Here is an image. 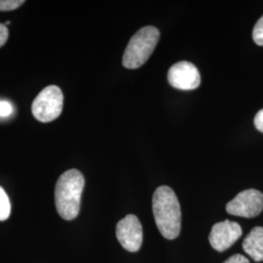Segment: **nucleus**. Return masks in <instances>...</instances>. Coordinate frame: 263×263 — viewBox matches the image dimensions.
I'll list each match as a JSON object with an SVG mask.
<instances>
[{
  "label": "nucleus",
  "instance_id": "obj_3",
  "mask_svg": "<svg viewBox=\"0 0 263 263\" xmlns=\"http://www.w3.org/2000/svg\"><path fill=\"white\" fill-rule=\"evenodd\" d=\"M159 30L154 27L141 28L129 41L123 55V66L136 69L143 66L149 59L159 41Z\"/></svg>",
  "mask_w": 263,
  "mask_h": 263
},
{
  "label": "nucleus",
  "instance_id": "obj_5",
  "mask_svg": "<svg viewBox=\"0 0 263 263\" xmlns=\"http://www.w3.org/2000/svg\"><path fill=\"white\" fill-rule=\"evenodd\" d=\"M263 211V193L255 189L241 191L226 205V212L232 216L252 218Z\"/></svg>",
  "mask_w": 263,
  "mask_h": 263
},
{
  "label": "nucleus",
  "instance_id": "obj_2",
  "mask_svg": "<svg viewBox=\"0 0 263 263\" xmlns=\"http://www.w3.org/2000/svg\"><path fill=\"white\" fill-rule=\"evenodd\" d=\"M84 185V177L78 170H68L59 178L55 188V203L62 218L72 220L78 216Z\"/></svg>",
  "mask_w": 263,
  "mask_h": 263
},
{
  "label": "nucleus",
  "instance_id": "obj_16",
  "mask_svg": "<svg viewBox=\"0 0 263 263\" xmlns=\"http://www.w3.org/2000/svg\"><path fill=\"white\" fill-rule=\"evenodd\" d=\"M254 125L258 131L263 133V109L256 113L254 117Z\"/></svg>",
  "mask_w": 263,
  "mask_h": 263
},
{
  "label": "nucleus",
  "instance_id": "obj_10",
  "mask_svg": "<svg viewBox=\"0 0 263 263\" xmlns=\"http://www.w3.org/2000/svg\"><path fill=\"white\" fill-rule=\"evenodd\" d=\"M11 213V205L9 198L4 191V189L0 186V221H4L8 219Z\"/></svg>",
  "mask_w": 263,
  "mask_h": 263
},
{
  "label": "nucleus",
  "instance_id": "obj_13",
  "mask_svg": "<svg viewBox=\"0 0 263 263\" xmlns=\"http://www.w3.org/2000/svg\"><path fill=\"white\" fill-rule=\"evenodd\" d=\"M13 112V107L8 102L0 101V116L7 117Z\"/></svg>",
  "mask_w": 263,
  "mask_h": 263
},
{
  "label": "nucleus",
  "instance_id": "obj_4",
  "mask_svg": "<svg viewBox=\"0 0 263 263\" xmlns=\"http://www.w3.org/2000/svg\"><path fill=\"white\" fill-rule=\"evenodd\" d=\"M64 95L55 85L44 88L32 103L33 116L42 123L51 122L57 119L63 111Z\"/></svg>",
  "mask_w": 263,
  "mask_h": 263
},
{
  "label": "nucleus",
  "instance_id": "obj_15",
  "mask_svg": "<svg viewBox=\"0 0 263 263\" xmlns=\"http://www.w3.org/2000/svg\"><path fill=\"white\" fill-rule=\"evenodd\" d=\"M223 263H250V261L243 254H236L230 256Z\"/></svg>",
  "mask_w": 263,
  "mask_h": 263
},
{
  "label": "nucleus",
  "instance_id": "obj_14",
  "mask_svg": "<svg viewBox=\"0 0 263 263\" xmlns=\"http://www.w3.org/2000/svg\"><path fill=\"white\" fill-rule=\"evenodd\" d=\"M8 28L4 24H0V47H2L8 40Z\"/></svg>",
  "mask_w": 263,
  "mask_h": 263
},
{
  "label": "nucleus",
  "instance_id": "obj_12",
  "mask_svg": "<svg viewBox=\"0 0 263 263\" xmlns=\"http://www.w3.org/2000/svg\"><path fill=\"white\" fill-rule=\"evenodd\" d=\"M24 0H0V11H12L21 7Z\"/></svg>",
  "mask_w": 263,
  "mask_h": 263
},
{
  "label": "nucleus",
  "instance_id": "obj_9",
  "mask_svg": "<svg viewBox=\"0 0 263 263\" xmlns=\"http://www.w3.org/2000/svg\"><path fill=\"white\" fill-rule=\"evenodd\" d=\"M243 250L254 261H263V227L256 226L252 229L244 239Z\"/></svg>",
  "mask_w": 263,
  "mask_h": 263
},
{
  "label": "nucleus",
  "instance_id": "obj_17",
  "mask_svg": "<svg viewBox=\"0 0 263 263\" xmlns=\"http://www.w3.org/2000/svg\"><path fill=\"white\" fill-rule=\"evenodd\" d=\"M10 24H11V23H10L9 21H8V22H6L4 25H5V26H8V25H10Z\"/></svg>",
  "mask_w": 263,
  "mask_h": 263
},
{
  "label": "nucleus",
  "instance_id": "obj_6",
  "mask_svg": "<svg viewBox=\"0 0 263 263\" xmlns=\"http://www.w3.org/2000/svg\"><path fill=\"white\" fill-rule=\"evenodd\" d=\"M116 237L123 248L131 253H136L142 244V226L135 215H128L116 226Z\"/></svg>",
  "mask_w": 263,
  "mask_h": 263
},
{
  "label": "nucleus",
  "instance_id": "obj_7",
  "mask_svg": "<svg viewBox=\"0 0 263 263\" xmlns=\"http://www.w3.org/2000/svg\"><path fill=\"white\" fill-rule=\"evenodd\" d=\"M168 81L176 89L188 91L199 87L201 77L196 66L182 61L171 66L168 71Z\"/></svg>",
  "mask_w": 263,
  "mask_h": 263
},
{
  "label": "nucleus",
  "instance_id": "obj_11",
  "mask_svg": "<svg viewBox=\"0 0 263 263\" xmlns=\"http://www.w3.org/2000/svg\"><path fill=\"white\" fill-rule=\"evenodd\" d=\"M254 41L259 46H263V16L257 21L253 30Z\"/></svg>",
  "mask_w": 263,
  "mask_h": 263
},
{
  "label": "nucleus",
  "instance_id": "obj_8",
  "mask_svg": "<svg viewBox=\"0 0 263 263\" xmlns=\"http://www.w3.org/2000/svg\"><path fill=\"white\" fill-rule=\"evenodd\" d=\"M242 227L235 221L226 219L213 226L209 235V242L217 252H224L242 236Z\"/></svg>",
  "mask_w": 263,
  "mask_h": 263
},
{
  "label": "nucleus",
  "instance_id": "obj_1",
  "mask_svg": "<svg viewBox=\"0 0 263 263\" xmlns=\"http://www.w3.org/2000/svg\"><path fill=\"white\" fill-rule=\"evenodd\" d=\"M152 211L160 233L168 240L176 239L181 228V211L175 191L166 185L157 188L152 198Z\"/></svg>",
  "mask_w": 263,
  "mask_h": 263
}]
</instances>
